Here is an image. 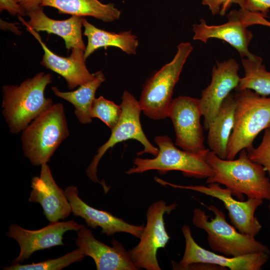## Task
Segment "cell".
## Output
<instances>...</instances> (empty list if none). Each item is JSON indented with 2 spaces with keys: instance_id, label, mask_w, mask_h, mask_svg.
<instances>
[{
  "instance_id": "5",
  "label": "cell",
  "mask_w": 270,
  "mask_h": 270,
  "mask_svg": "<svg viewBox=\"0 0 270 270\" xmlns=\"http://www.w3.org/2000/svg\"><path fill=\"white\" fill-rule=\"evenodd\" d=\"M207 208L214 214V218L209 220L205 212L196 208L193 212L192 222L206 232L208 243L212 251L232 257L258 252L270 254L268 248L254 236L242 234L230 224L224 212L216 206L210 204Z\"/></svg>"
},
{
  "instance_id": "9",
  "label": "cell",
  "mask_w": 270,
  "mask_h": 270,
  "mask_svg": "<svg viewBox=\"0 0 270 270\" xmlns=\"http://www.w3.org/2000/svg\"><path fill=\"white\" fill-rule=\"evenodd\" d=\"M174 202L167 204L162 200L152 204L146 213V223L138 244L128 250L131 258L138 270H160L157 259V252L166 246L170 237L165 228L164 214H170L176 207Z\"/></svg>"
},
{
  "instance_id": "34",
  "label": "cell",
  "mask_w": 270,
  "mask_h": 270,
  "mask_svg": "<svg viewBox=\"0 0 270 270\" xmlns=\"http://www.w3.org/2000/svg\"><path fill=\"white\" fill-rule=\"evenodd\" d=\"M250 22L252 25L260 24L270 27V22L268 21L265 18V16L260 13L252 14L250 18Z\"/></svg>"
},
{
  "instance_id": "29",
  "label": "cell",
  "mask_w": 270,
  "mask_h": 270,
  "mask_svg": "<svg viewBox=\"0 0 270 270\" xmlns=\"http://www.w3.org/2000/svg\"><path fill=\"white\" fill-rule=\"evenodd\" d=\"M245 2L246 0H202V3L208 6L213 15L224 16L233 4H238L240 8H244Z\"/></svg>"
},
{
  "instance_id": "8",
  "label": "cell",
  "mask_w": 270,
  "mask_h": 270,
  "mask_svg": "<svg viewBox=\"0 0 270 270\" xmlns=\"http://www.w3.org/2000/svg\"><path fill=\"white\" fill-rule=\"evenodd\" d=\"M122 99L120 106L122 112L118 122L112 130L108 140L97 150L96 154L86 170L88 177L93 182L100 184L105 190L108 188L104 182L98 180L96 172L101 158L109 148L122 141L136 140L144 147L143 150L137 153L138 156L149 153L156 156L158 152V148L149 142L142 130L140 122L142 109L139 101L128 90L124 91Z\"/></svg>"
},
{
  "instance_id": "21",
  "label": "cell",
  "mask_w": 270,
  "mask_h": 270,
  "mask_svg": "<svg viewBox=\"0 0 270 270\" xmlns=\"http://www.w3.org/2000/svg\"><path fill=\"white\" fill-rule=\"evenodd\" d=\"M82 24L84 28V35L88 38V44L84 52L85 60L100 48L106 49L109 46H114L128 54H136L138 40L131 30L119 33L108 32L96 28L84 17L82 18Z\"/></svg>"
},
{
  "instance_id": "36",
  "label": "cell",
  "mask_w": 270,
  "mask_h": 270,
  "mask_svg": "<svg viewBox=\"0 0 270 270\" xmlns=\"http://www.w3.org/2000/svg\"><path fill=\"white\" fill-rule=\"evenodd\" d=\"M269 202H269V204H268V210H269L270 213V201H269Z\"/></svg>"
},
{
  "instance_id": "32",
  "label": "cell",
  "mask_w": 270,
  "mask_h": 270,
  "mask_svg": "<svg viewBox=\"0 0 270 270\" xmlns=\"http://www.w3.org/2000/svg\"><path fill=\"white\" fill-rule=\"evenodd\" d=\"M27 12H30L42 7L44 0H14Z\"/></svg>"
},
{
  "instance_id": "16",
  "label": "cell",
  "mask_w": 270,
  "mask_h": 270,
  "mask_svg": "<svg viewBox=\"0 0 270 270\" xmlns=\"http://www.w3.org/2000/svg\"><path fill=\"white\" fill-rule=\"evenodd\" d=\"M31 186L28 200L40 204L50 222L64 220L72 212L64 190L58 186L46 164L41 166L40 176L32 178Z\"/></svg>"
},
{
  "instance_id": "28",
  "label": "cell",
  "mask_w": 270,
  "mask_h": 270,
  "mask_svg": "<svg viewBox=\"0 0 270 270\" xmlns=\"http://www.w3.org/2000/svg\"><path fill=\"white\" fill-rule=\"evenodd\" d=\"M248 156L252 161L261 164L270 175V126L264 130L260 145L246 150Z\"/></svg>"
},
{
  "instance_id": "13",
  "label": "cell",
  "mask_w": 270,
  "mask_h": 270,
  "mask_svg": "<svg viewBox=\"0 0 270 270\" xmlns=\"http://www.w3.org/2000/svg\"><path fill=\"white\" fill-rule=\"evenodd\" d=\"M84 226L74 220L50 222L47 226L38 230H28L17 224H12L8 228L7 236L18 244L20 252L13 260L19 264L28 260L35 252L64 245V234L68 231H78Z\"/></svg>"
},
{
  "instance_id": "35",
  "label": "cell",
  "mask_w": 270,
  "mask_h": 270,
  "mask_svg": "<svg viewBox=\"0 0 270 270\" xmlns=\"http://www.w3.org/2000/svg\"><path fill=\"white\" fill-rule=\"evenodd\" d=\"M0 28L3 30H10L16 35H20L22 32L19 28L16 26L17 23H11L4 21L0 19Z\"/></svg>"
},
{
  "instance_id": "31",
  "label": "cell",
  "mask_w": 270,
  "mask_h": 270,
  "mask_svg": "<svg viewBox=\"0 0 270 270\" xmlns=\"http://www.w3.org/2000/svg\"><path fill=\"white\" fill-rule=\"evenodd\" d=\"M3 10L8 11L12 16H28V12L14 0H0V11Z\"/></svg>"
},
{
  "instance_id": "1",
  "label": "cell",
  "mask_w": 270,
  "mask_h": 270,
  "mask_svg": "<svg viewBox=\"0 0 270 270\" xmlns=\"http://www.w3.org/2000/svg\"><path fill=\"white\" fill-rule=\"evenodd\" d=\"M239 153L238 158L230 160L222 159L210 150L204 158L214 175L206 178V182L224 185L240 200H244V194L248 198L270 201V180L266 170L249 158L246 149Z\"/></svg>"
},
{
  "instance_id": "17",
  "label": "cell",
  "mask_w": 270,
  "mask_h": 270,
  "mask_svg": "<svg viewBox=\"0 0 270 270\" xmlns=\"http://www.w3.org/2000/svg\"><path fill=\"white\" fill-rule=\"evenodd\" d=\"M75 216L84 219L88 226L102 228L101 234L111 236L116 233L125 232L140 238L144 229V224H130L112 215L111 213L92 208L86 203L79 196L78 190L75 186L66 187L64 190Z\"/></svg>"
},
{
  "instance_id": "27",
  "label": "cell",
  "mask_w": 270,
  "mask_h": 270,
  "mask_svg": "<svg viewBox=\"0 0 270 270\" xmlns=\"http://www.w3.org/2000/svg\"><path fill=\"white\" fill-rule=\"evenodd\" d=\"M122 112L120 106L102 96L94 98L91 108L92 117L98 118L111 130L118 122Z\"/></svg>"
},
{
  "instance_id": "2",
  "label": "cell",
  "mask_w": 270,
  "mask_h": 270,
  "mask_svg": "<svg viewBox=\"0 0 270 270\" xmlns=\"http://www.w3.org/2000/svg\"><path fill=\"white\" fill-rule=\"evenodd\" d=\"M52 82L50 74L40 72L19 86H2V113L11 133L22 131L54 104L44 94L46 88Z\"/></svg>"
},
{
  "instance_id": "23",
  "label": "cell",
  "mask_w": 270,
  "mask_h": 270,
  "mask_svg": "<svg viewBox=\"0 0 270 270\" xmlns=\"http://www.w3.org/2000/svg\"><path fill=\"white\" fill-rule=\"evenodd\" d=\"M42 6L55 8L60 14L92 16L104 22L118 20L121 14L114 3L104 4L98 0H44Z\"/></svg>"
},
{
  "instance_id": "15",
  "label": "cell",
  "mask_w": 270,
  "mask_h": 270,
  "mask_svg": "<svg viewBox=\"0 0 270 270\" xmlns=\"http://www.w3.org/2000/svg\"><path fill=\"white\" fill-rule=\"evenodd\" d=\"M76 232V246L94 260L97 270H138L128 251L118 241L112 240L110 246L98 240L85 226Z\"/></svg>"
},
{
  "instance_id": "25",
  "label": "cell",
  "mask_w": 270,
  "mask_h": 270,
  "mask_svg": "<svg viewBox=\"0 0 270 270\" xmlns=\"http://www.w3.org/2000/svg\"><path fill=\"white\" fill-rule=\"evenodd\" d=\"M262 62L257 56L252 59H242L244 75L240 78L236 90L250 89L262 96L270 95V72Z\"/></svg>"
},
{
  "instance_id": "33",
  "label": "cell",
  "mask_w": 270,
  "mask_h": 270,
  "mask_svg": "<svg viewBox=\"0 0 270 270\" xmlns=\"http://www.w3.org/2000/svg\"><path fill=\"white\" fill-rule=\"evenodd\" d=\"M182 270H226L220 266L203 262L190 264L182 268Z\"/></svg>"
},
{
  "instance_id": "3",
  "label": "cell",
  "mask_w": 270,
  "mask_h": 270,
  "mask_svg": "<svg viewBox=\"0 0 270 270\" xmlns=\"http://www.w3.org/2000/svg\"><path fill=\"white\" fill-rule=\"evenodd\" d=\"M234 97V124L226 150V160H230L253 146L258 134L270 126V97L250 89L236 90Z\"/></svg>"
},
{
  "instance_id": "22",
  "label": "cell",
  "mask_w": 270,
  "mask_h": 270,
  "mask_svg": "<svg viewBox=\"0 0 270 270\" xmlns=\"http://www.w3.org/2000/svg\"><path fill=\"white\" fill-rule=\"evenodd\" d=\"M235 100L230 92L224 100L208 130L207 142L210 150L226 159L228 142L234 124Z\"/></svg>"
},
{
  "instance_id": "26",
  "label": "cell",
  "mask_w": 270,
  "mask_h": 270,
  "mask_svg": "<svg viewBox=\"0 0 270 270\" xmlns=\"http://www.w3.org/2000/svg\"><path fill=\"white\" fill-rule=\"evenodd\" d=\"M82 250L77 249L55 259L48 260L37 263L22 264H12L10 266H5L4 270H60L72 264L82 261L84 257Z\"/></svg>"
},
{
  "instance_id": "11",
  "label": "cell",
  "mask_w": 270,
  "mask_h": 270,
  "mask_svg": "<svg viewBox=\"0 0 270 270\" xmlns=\"http://www.w3.org/2000/svg\"><path fill=\"white\" fill-rule=\"evenodd\" d=\"M155 180L164 186L174 188L186 189L200 192L218 199L222 202L228 212L231 224L240 232L254 236L260 231L262 226L255 216L256 210L263 202V200L248 198L247 200H236L234 198L230 190L222 188L218 183L204 186H182L168 182L158 178Z\"/></svg>"
},
{
  "instance_id": "18",
  "label": "cell",
  "mask_w": 270,
  "mask_h": 270,
  "mask_svg": "<svg viewBox=\"0 0 270 270\" xmlns=\"http://www.w3.org/2000/svg\"><path fill=\"white\" fill-rule=\"evenodd\" d=\"M227 18L226 22L218 26L208 25L204 20H200V24L192 26L193 40L204 43L211 38L222 40L236 49L242 58H254L256 55L250 52L248 48L253 35L240 18L238 10H231Z\"/></svg>"
},
{
  "instance_id": "30",
  "label": "cell",
  "mask_w": 270,
  "mask_h": 270,
  "mask_svg": "<svg viewBox=\"0 0 270 270\" xmlns=\"http://www.w3.org/2000/svg\"><path fill=\"white\" fill-rule=\"evenodd\" d=\"M270 8V0H246L244 8L252 12H258L267 17Z\"/></svg>"
},
{
  "instance_id": "4",
  "label": "cell",
  "mask_w": 270,
  "mask_h": 270,
  "mask_svg": "<svg viewBox=\"0 0 270 270\" xmlns=\"http://www.w3.org/2000/svg\"><path fill=\"white\" fill-rule=\"evenodd\" d=\"M69 134L64 106L54 104L22 130V150L32 164L42 166Z\"/></svg>"
},
{
  "instance_id": "7",
  "label": "cell",
  "mask_w": 270,
  "mask_h": 270,
  "mask_svg": "<svg viewBox=\"0 0 270 270\" xmlns=\"http://www.w3.org/2000/svg\"><path fill=\"white\" fill-rule=\"evenodd\" d=\"M154 142L158 148L155 158H136L134 166L126 171V174L156 170L160 174L172 170L180 171L186 176L199 179L208 178L214 175L213 170L206 161L204 156L178 148L166 136H158Z\"/></svg>"
},
{
  "instance_id": "20",
  "label": "cell",
  "mask_w": 270,
  "mask_h": 270,
  "mask_svg": "<svg viewBox=\"0 0 270 270\" xmlns=\"http://www.w3.org/2000/svg\"><path fill=\"white\" fill-rule=\"evenodd\" d=\"M30 20L26 22L20 16L18 19L26 26H28L36 32L44 31L52 34L64 39L66 48L69 50L78 48L85 50L86 46L82 38V18L72 16L64 20H53L48 16L42 6L28 12Z\"/></svg>"
},
{
  "instance_id": "14",
  "label": "cell",
  "mask_w": 270,
  "mask_h": 270,
  "mask_svg": "<svg viewBox=\"0 0 270 270\" xmlns=\"http://www.w3.org/2000/svg\"><path fill=\"white\" fill-rule=\"evenodd\" d=\"M238 70L239 66L234 58L217 62L213 67L211 82L202 91L199 100L205 130H208L224 100L238 86L240 78Z\"/></svg>"
},
{
  "instance_id": "24",
  "label": "cell",
  "mask_w": 270,
  "mask_h": 270,
  "mask_svg": "<svg viewBox=\"0 0 270 270\" xmlns=\"http://www.w3.org/2000/svg\"><path fill=\"white\" fill-rule=\"evenodd\" d=\"M94 78L79 86L78 88L71 92H61L56 86L52 90L55 96L62 98L73 105L74 114L82 124H88L92 122L91 108L95 98V94L106 78L102 71L94 74Z\"/></svg>"
},
{
  "instance_id": "19",
  "label": "cell",
  "mask_w": 270,
  "mask_h": 270,
  "mask_svg": "<svg viewBox=\"0 0 270 270\" xmlns=\"http://www.w3.org/2000/svg\"><path fill=\"white\" fill-rule=\"evenodd\" d=\"M26 30L38 40L44 51L40 64L62 76L69 89L72 90L94 78V74L90 72L85 64L84 50L73 48L68 57L60 56L48 48L37 32L28 26H26Z\"/></svg>"
},
{
  "instance_id": "6",
  "label": "cell",
  "mask_w": 270,
  "mask_h": 270,
  "mask_svg": "<svg viewBox=\"0 0 270 270\" xmlns=\"http://www.w3.org/2000/svg\"><path fill=\"white\" fill-rule=\"evenodd\" d=\"M192 50L190 43L180 44L172 60L158 71L144 87L139 102L142 111L150 119L159 120L169 116L174 88Z\"/></svg>"
},
{
  "instance_id": "10",
  "label": "cell",
  "mask_w": 270,
  "mask_h": 270,
  "mask_svg": "<svg viewBox=\"0 0 270 270\" xmlns=\"http://www.w3.org/2000/svg\"><path fill=\"white\" fill-rule=\"evenodd\" d=\"M199 99L180 96L172 100L169 116L176 134V145L182 150L204 156L210 150L204 144Z\"/></svg>"
},
{
  "instance_id": "12",
  "label": "cell",
  "mask_w": 270,
  "mask_h": 270,
  "mask_svg": "<svg viewBox=\"0 0 270 270\" xmlns=\"http://www.w3.org/2000/svg\"><path fill=\"white\" fill-rule=\"evenodd\" d=\"M182 230L185 240L184 252L179 263L172 262L173 270H182L190 264L203 262L216 264L226 270H260L269 258V254L264 252L234 257L218 254L200 246L194 239L188 225L184 224Z\"/></svg>"
}]
</instances>
